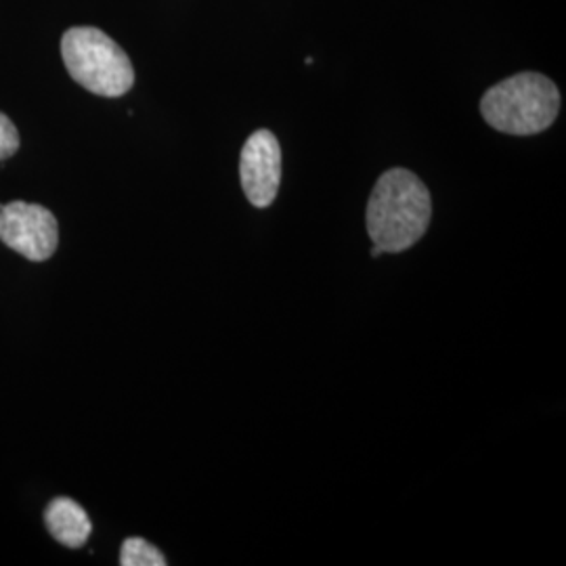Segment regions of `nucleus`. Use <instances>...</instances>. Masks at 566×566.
<instances>
[{
    "instance_id": "1",
    "label": "nucleus",
    "mask_w": 566,
    "mask_h": 566,
    "mask_svg": "<svg viewBox=\"0 0 566 566\" xmlns=\"http://www.w3.org/2000/svg\"><path fill=\"white\" fill-rule=\"evenodd\" d=\"M432 200L411 170L390 168L374 185L367 203V233L385 254H399L424 238Z\"/></svg>"
},
{
    "instance_id": "2",
    "label": "nucleus",
    "mask_w": 566,
    "mask_h": 566,
    "mask_svg": "<svg viewBox=\"0 0 566 566\" xmlns=\"http://www.w3.org/2000/svg\"><path fill=\"white\" fill-rule=\"evenodd\" d=\"M560 112L558 86L544 74L523 72L491 86L481 99L486 124L514 137L539 135Z\"/></svg>"
},
{
    "instance_id": "3",
    "label": "nucleus",
    "mask_w": 566,
    "mask_h": 566,
    "mask_svg": "<svg viewBox=\"0 0 566 566\" xmlns=\"http://www.w3.org/2000/svg\"><path fill=\"white\" fill-rule=\"evenodd\" d=\"M70 76L99 97H122L135 84V67L118 42L97 28H70L61 39Z\"/></svg>"
},
{
    "instance_id": "4",
    "label": "nucleus",
    "mask_w": 566,
    "mask_h": 566,
    "mask_svg": "<svg viewBox=\"0 0 566 566\" xmlns=\"http://www.w3.org/2000/svg\"><path fill=\"white\" fill-rule=\"evenodd\" d=\"M0 242L28 261H49L60 245L57 219L41 203H4L0 206Z\"/></svg>"
},
{
    "instance_id": "5",
    "label": "nucleus",
    "mask_w": 566,
    "mask_h": 566,
    "mask_svg": "<svg viewBox=\"0 0 566 566\" xmlns=\"http://www.w3.org/2000/svg\"><path fill=\"white\" fill-rule=\"evenodd\" d=\"M240 177L248 202L266 208L275 202L282 182V147L271 130L248 137L240 158Z\"/></svg>"
},
{
    "instance_id": "6",
    "label": "nucleus",
    "mask_w": 566,
    "mask_h": 566,
    "mask_svg": "<svg viewBox=\"0 0 566 566\" xmlns=\"http://www.w3.org/2000/svg\"><path fill=\"white\" fill-rule=\"evenodd\" d=\"M46 531L60 542L61 546L78 549L84 546L93 533V525L84 507L70 497H55L44 510Z\"/></svg>"
},
{
    "instance_id": "7",
    "label": "nucleus",
    "mask_w": 566,
    "mask_h": 566,
    "mask_svg": "<svg viewBox=\"0 0 566 566\" xmlns=\"http://www.w3.org/2000/svg\"><path fill=\"white\" fill-rule=\"evenodd\" d=\"M122 566H166L163 552L142 537H128L120 549Z\"/></svg>"
},
{
    "instance_id": "8",
    "label": "nucleus",
    "mask_w": 566,
    "mask_h": 566,
    "mask_svg": "<svg viewBox=\"0 0 566 566\" xmlns=\"http://www.w3.org/2000/svg\"><path fill=\"white\" fill-rule=\"evenodd\" d=\"M20 149V133L15 124L0 114V160L11 158Z\"/></svg>"
}]
</instances>
